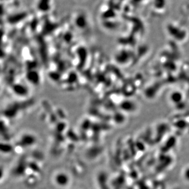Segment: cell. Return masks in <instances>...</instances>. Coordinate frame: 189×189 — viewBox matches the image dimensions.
Returning <instances> with one entry per match:
<instances>
[{"instance_id":"obj_1","label":"cell","mask_w":189,"mask_h":189,"mask_svg":"<svg viewBox=\"0 0 189 189\" xmlns=\"http://www.w3.org/2000/svg\"><path fill=\"white\" fill-rule=\"evenodd\" d=\"M184 177H185V178L189 180V168L187 169L186 170H185V172H184Z\"/></svg>"}]
</instances>
